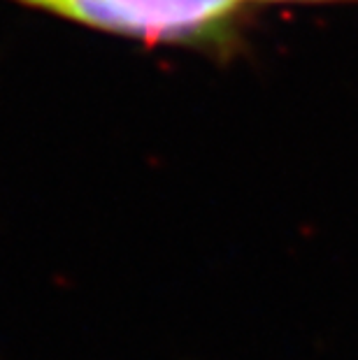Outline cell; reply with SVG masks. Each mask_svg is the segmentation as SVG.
Instances as JSON below:
<instances>
[{
  "label": "cell",
  "instance_id": "1",
  "mask_svg": "<svg viewBox=\"0 0 358 360\" xmlns=\"http://www.w3.org/2000/svg\"><path fill=\"white\" fill-rule=\"evenodd\" d=\"M79 24L149 42L215 37L245 0H21Z\"/></svg>",
  "mask_w": 358,
  "mask_h": 360
},
{
  "label": "cell",
  "instance_id": "2",
  "mask_svg": "<svg viewBox=\"0 0 358 360\" xmlns=\"http://www.w3.org/2000/svg\"><path fill=\"white\" fill-rule=\"evenodd\" d=\"M284 3V0H279ZM298 3H328V0H298ZM333 3H340V0H333ZM347 3H358V0H347Z\"/></svg>",
  "mask_w": 358,
  "mask_h": 360
}]
</instances>
